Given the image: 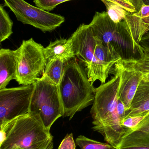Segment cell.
Masks as SVG:
<instances>
[{
    "mask_svg": "<svg viewBox=\"0 0 149 149\" xmlns=\"http://www.w3.org/2000/svg\"><path fill=\"white\" fill-rule=\"evenodd\" d=\"M44 49L31 38L23 40L17 49L15 80L19 85H32L43 74L47 63Z\"/></svg>",
    "mask_w": 149,
    "mask_h": 149,
    "instance_id": "8992f818",
    "label": "cell"
},
{
    "mask_svg": "<svg viewBox=\"0 0 149 149\" xmlns=\"http://www.w3.org/2000/svg\"><path fill=\"white\" fill-rule=\"evenodd\" d=\"M136 49L140 53V42L143 36L149 31V17L138 18L133 13H128L125 18Z\"/></svg>",
    "mask_w": 149,
    "mask_h": 149,
    "instance_id": "9a60e30c",
    "label": "cell"
},
{
    "mask_svg": "<svg viewBox=\"0 0 149 149\" xmlns=\"http://www.w3.org/2000/svg\"><path fill=\"white\" fill-rule=\"evenodd\" d=\"M17 50L1 49L0 50V90L6 88L11 80L15 79Z\"/></svg>",
    "mask_w": 149,
    "mask_h": 149,
    "instance_id": "5bb4252c",
    "label": "cell"
},
{
    "mask_svg": "<svg viewBox=\"0 0 149 149\" xmlns=\"http://www.w3.org/2000/svg\"><path fill=\"white\" fill-rule=\"evenodd\" d=\"M143 79L149 81V73H142Z\"/></svg>",
    "mask_w": 149,
    "mask_h": 149,
    "instance_id": "f546056e",
    "label": "cell"
},
{
    "mask_svg": "<svg viewBox=\"0 0 149 149\" xmlns=\"http://www.w3.org/2000/svg\"><path fill=\"white\" fill-rule=\"evenodd\" d=\"M89 24L94 36L115 56L122 60L140 57V53L135 48L125 19L115 23L106 11L96 12Z\"/></svg>",
    "mask_w": 149,
    "mask_h": 149,
    "instance_id": "277c9868",
    "label": "cell"
},
{
    "mask_svg": "<svg viewBox=\"0 0 149 149\" xmlns=\"http://www.w3.org/2000/svg\"><path fill=\"white\" fill-rule=\"evenodd\" d=\"M76 144L81 149H115L109 143H103L83 135H80L76 139Z\"/></svg>",
    "mask_w": 149,
    "mask_h": 149,
    "instance_id": "ffe728a7",
    "label": "cell"
},
{
    "mask_svg": "<svg viewBox=\"0 0 149 149\" xmlns=\"http://www.w3.org/2000/svg\"><path fill=\"white\" fill-rule=\"evenodd\" d=\"M3 1L4 6L10 9L18 21L44 32L53 31L65 21L63 16L45 11L24 0Z\"/></svg>",
    "mask_w": 149,
    "mask_h": 149,
    "instance_id": "52a82bcc",
    "label": "cell"
},
{
    "mask_svg": "<svg viewBox=\"0 0 149 149\" xmlns=\"http://www.w3.org/2000/svg\"><path fill=\"white\" fill-rule=\"evenodd\" d=\"M76 144L72 133L67 134L62 140L57 149H76Z\"/></svg>",
    "mask_w": 149,
    "mask_h": 149,
    "instance_id": "cb8c5ba5",
    "label": "cell"
},
{
    "mask_svg": "<svg viewBox=\"0 0 149 149\" xmlns=\"http://www.w3.org/2000/svg\"><path fill=\"white\" fill-rule=\"evenodd\" d=\"M101 1H108L113 3H116L120 7H122L129 13H134L137 12L135 7L133 5V4L126 0H101Z\"/></svg>",
    "mask_w": 149,
    "mask_h": 149,
    "instance_id": "d4e9b609",
    "label": "cell"
},
{
    "mask_svg": "<svg viewBox=\"0 0 149 149\" xmlns=\"http://www.w3.org/2000/svg\"><path fill=\"white\" fill-rule=\"evenodd\" d=\"M115 149H149V132L132 130Z\"/></svg>",
    "mask_w": 149,
    "mask_h": 149,
    "instance_id": "2e32d148",
    "label": "cell"
},
{
    "mask_svg": "<svg viewBox=\"0 0 149 149\" xmlns=\"http://www.w3.org/2000/svg\"><path fill=\"white\" fill-rule=\"evenodd\" d=\"M13 22L3 6H0V42L8 39L13 33Z\"/></svg>",
    "mask_w": 149,
    "mask_h": 149,
    "instance_id": "ac0fdd59",
    "label": "cell"
},
{
    "mask_svg": "<svg viewBox=\"0 0 149 149\" xmlns=\"http://www.w3.org/2000/svg\"><path fill=\"white\" fill-rule=\"evenodd\" d=\"M106 7L108 15L110 19L115 23H118L125 19L129 12L116 3L106 1H102Z\"/></svg>",
    "mask_w": 149,
    "mask_h": 149,
    "instance_id": "d6986e66",
    "label": "cell"
},
{
    "mask_svg": "<svg viewBox=\"0 0 149 149\" xmlns=\"http://www.w3.org/2000/svg\"><path fill=\"white\" fill-rule=\"evenodd\" d=\"M140 45L142 47L149 48V31L146 33L142 38Z\"/></svg>",
    "mask_w": 149,
    "mask_h": 149,
    "instance_id": "4316f807",
    "label": "cell"
},
{
    "mask_svg": "<svg viewBox=\"0 0 149 149\" xmlns=\"http://www.w3.org/2000/svg\"><path fill=\"white\" fill-rule=\"evenodd\" d=\"M143 3L145 5H149V0H142Z\"/></svg>",
    "mask_w": 149,
    "mask_h": 149,
    "instance_id": "4dcf8cb0",
    "label": "cell"
},
{
    "mask_svg": "<svg viewBox=\"0 0 149 149\" xmlns=\"http://www.w3.org/2000/svg\"><path fill=\"white\" fill-rule=\"evenodd\" d=\"M65 63L61 59H52L47 62L41 79L58 86L64 73Z\"/></svg>",
    "mask_w": 149,
    "mask_h": 149,
    "instance_id": "e0dca14e",
    "label": "cell"
},
{
    "mask_svg": "<svg viewBox=\"0 0 149 149\" xmlns=\"http://www.w3.org/2000/svg\"><path fill=\"white\" fill-rule=\"evenodd\" d=\"M114 71V76L110 80L95 88L90 113L92 129L101 134L107 143L116 148L132 130L122 125L127 109L119 97L120 72L115 68Z\"/></svg>",
    "mask_w": 149,
    "mask_h": 149,
    "instance_id": "6da1fadb",
    "label": "cell"
},
{
    "mask_svg": "<svg viewBox=\"0 0 149 149\" xmlns=\"http://www.w3.org/2000/svg\"><path fill=\"white\" fill-rule=\"evenodd\" d=\"M149 114V81L143 79L125 118L131 116H142Z\"/></svg>",
    "mask_w": 149,
    "mask_h": 149,
    "instance_id": "4fadbf2b",
    "label": "cell"
},
{
    "mask_svg": "<svg viewBox=\"0 0 149 149\" xmlns=\"http://www.w3.org/2000/svg\"><path fill=\"white\" fill-rule=\"evenodd\" d=\"M34 84L0 90V125L29 112Z\"/></svg>",
    "mask_w": 149,
    "mask_h": 149,
    "instance_id": "ba28073f",
    "label": "cell"
},
{
    "mask_svg": "<svg viewBox=\"0 0 149 149\" xmlns=\"http://www.w3.org/2000/svg\"><path fill=\"white\" fill-rule=\"evenodd\" d=\"M44 53L47 62L57 58L63 60L66 63L76 57L71 38L68 39L60 38L51 42L44 49Z\"/></svg>",
    "mask_w": 149,
    "mask_h": 149,
    "instance_id": "7c38bea8",
    "label": "cell"
},
{
    "mask_svg": "<svg viewBox=\"0 0 149 149\" xmlns=\"http://www.w3.org/2000/svg\"><path fill=\"white\" fill-rule=\"evenodd\" d=\"M129 1L135 7L136 11L138 12L141 7L144 5L142 0H129Z\"/></svg>",
    "mask_w": 149,
    "mask_h": 149,
    "instance_id": "83f0119b",
    "label": "cell"
},
{
    "mask_svg": "<svg viewBox=\"0 0 149 149\" xmlns=\"http://www.w3.org/2000/svg\"><path fill=\"white\" fill-rule=\"evenodd\" d=\"M33 84L29 112L38 115L50 131L53 123L63 115L58 86L40 78Z\"/></svg>",
    "mask_w": 149,
    "mask_h": 149,
    "instance_id": "5b68a950",
    "label": "cell"
},
{
    "mask_svg": "<svg viewBox=\"0 0 149 149\" xmlns=\"http://www.w3.org/2000/svg\"><path fill=\"white\" fill-rule=\"evenodd\" d=\"M146 116H131L125 118L122 122V125L123 127L134 130Z\"/></svg>",
    "mask_w": 149,
    "mask_h": 149,
    "instance_id": "603a6c76",
    "label": "cell"
},
{
    "mask_svg": "<svg viewBox=\"0 0 149 149\" xmlns=\"http://www.w3.org/2000/svg\"><path fill=\"white\" fill-rule=\"evenodd\" d=\"M70 1L72 0H33V2L36 7L50 12L59 4Z\"/></svg>",
    "mask_w": 149,
    "mask_h": 149,
    "instance_id": "7402d4cb",
    "label": "cell"
},
{
    "mask_svg": "<svg viewBox=\"0 0 149 149\" xmlns=\"http://www.w3.org/2000/svg\"><path fill=\"white\" fill-rule=\"evenodd\" d=\"M127 60L142 73H149V48L141 46L140 57Z\"/></svg>",
    "mask_w": 149,
    "mask_h": 149,
    "instance_id": "44dd1931",
    "label": "cell"
},
{
    "mask_svg": "<svg viewBox=\"0 0 149 149\" xmlns=\"http://www.w3.org/2000/svg\"><path fill=\"white\" fill-rule=\"evenodd\" d=\"M0 127V149H45L53 141L40 117L30 112Z\"/></svg>",
    "mask_w": 149,
    "mask_h": 149,
    "instance_id": "7a4b0ae2",
    "label": "cell"
},
{
    "mask_svg": "<svg viewBox=\"0 0 149 149\" xmlns=\"http://www.w3.org/2000/svg\"><path fill=\"white\" fill-rule=\"evenodd\" d=\"M120 74L119 95L120 100L128 110L139 84L143 73L128 60H120L115 65Z\"/></svg>",
    "mask_w": 149,
    "mask_h": 149,
    "instance_id": "9c48e42d",
    "label": "cell"
},
{
    "mask_svg": "<svg viewBox=\"0 0 149 149\" xmlns=\"http://www.w3.org/2000/svg\"><path fill=\"white\" fill-rule=\"evenodd\" d=\"M75 56L86 67L87 71L94 56L96 45V37L89 24H82L71 37Z\"/></svg>",
    "mask_w": 149,
    "mask_h": 149,
    "instance_id": "8fae6325",
    "label": "cell"
},
{
    "mask_svg": "<svg viewBox=\"0 0 149 149\" xmlns=\"http://www.w3.org/2000/svg\"><path fill=\"white\" fill-rule=\"evenodd\" d=\"M96 38L94 56L90 68L86 71L88 79L92 85L98 80L102 84L106 83L113 66L122 60L112 54L97 37Z\"/></svg>",
    "mask_w": 149,
    "mask_h": 149,
    "instance_id": "30bf717a",
    "label": "cell"
},
{
    "mask_svg": "<svg viewBox=\"0 0 149 149\" xmlns=\"http://www.w3.org/2000/svg\"><path fill=\"white\" fill-rule=\"evenodd\" d=\"M64 117L71 120L77 112L93 104L95 88L76 58L65 64L58 86Z\"/></svg>",
    "mask_w": 149,
    "mask_h": 149,
    "instance_id": "3957f363",
    "label": "cell"
},
{
    "mask_svg": "<svg viewBox=\"0 0 149 149\" xmlns=\"http://www.w3.org/2000/svg\"><path fill=\"white\" fill-rule=\"evenodd\" d=\"M45 149H54V143L53 141H52Z\"/></svg>",
    "mask_w": 149,
    "mask_h": 149,
    "instance_id": "f1b7e54d",
    "label": "cell"
},
{
    "mask_svg": "<svg viewBox=\"0 0 149 149\" xmlns=\"http://www.w3.org/2000/svg\"><path fill=\"white\" fill-rule=\"evenodd\" d=\"M126 1H129V0H126Z\"/></svg>",
    "mask_w": 149,
    "mask_h": 149,
    "instance_id": "1f68e13d",
    "label": "cell"
},
{
    "mask_svg": "<svg viewBox=\"0 0 149 149\" xmlns=\"http://www.w3.org/2000/svg\"><path fill=\"white\" fill-rule=\"evenodd\" d=\"M135 16L138 18H143L149 17V5H143L138 12L133 13Z\"/></svg>",
    "mask_w": 149,
    "mask_h": 149,
    "instance_id": "484cf974",
    "label": "cell"
}]
</instances>
